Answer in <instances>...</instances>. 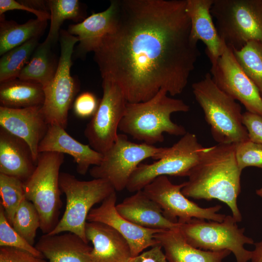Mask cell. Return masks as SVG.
<instances>
[{
	"label": "cell",
	"instance_id": "cell-1",
	"mask_svg": "<svg viewBox=\"0 0 262 262\" xmlns=\"http://www.w3.org/2000/svg\"><path fill=\"white\" fill-rule=\"evenodd\" d=\"M117 1L115 27L94 52L102 80L116 84L128 103L162 89L180 94L200 55L186 0Z\"/></svg>",
	"mask_w": 262,
	"mask_h": 262
},
{
	"label": "cell",
	"instance_id": "cell-2",
	"mask_svg": "<svg viewBox=\"0 0 262 262\" xmlns=\"http://www.w3.org/2000/svg\"><path fill=\"white\" fill-rule=\"evenodd\" d=\"M235 157V144H218L206 147L190 172L181 189L187 197L217 199L230 209L238 223L242 215L238 207L241 175Z\"/></svg>",
	"mask_w": 262,
	"mask_h": 262
},
{
	"label": "cell",
	"instance_id": "cell-3",
	"mask_svg": "<svg viewBox=\"0 0 262 262\" xmlns=\"http://www.w3.org/2000/svg\"><path fill=\"white\" fill-rule=\"evenodd\" d=\"M161 89L151 99L139 103L127 102L118 129L137 140L153 145L164 141V133L183 136L185 128L173 122L174 113L187 112L190 107L180 99L168 96Z\"/></svg>",
	"mask_w": 262,
	"mask_h": 262
},
{
	"label": "cell",
	"instance_id": "cell-4",
	"mask_svg": "<svg viewBox=\"0 0 262 262\" xmlns=\"http://www.w3.org/2000/svg\"><path fill=\"white\" fill-rule=\"evenodd\" d=\"M195 98L218 144H237L249 140L242 122L241 107L235 99L220 90L207 73L192 84Z\"/></svg>",
	"mask_w": 262,
	"mask_h": 262
},
{
	"label": "cell",
	"instance_id": "cell-5",
	"mask_svg": "<svg viewBox=\"0 0 262 262\" xmlns=\"http://www.w3.org/2000/svg\"><path fill=\"white\" fill-rule=\"evenodd\" d=\"M64 159L61 153H39L33 172L23 182L25 197L36 208L40 219V229L44 234L50 233L59 221L62 206L60 169Z\"/></svg>",
	"mask_w": 262,
	"mask_h": 262
},
{
	"label": "cell",
	"instance_id": "cell-6",
	"mask_svg": "<svg viewBox=\"0 0 262 262\" xmlns=\"http://www.w3.org/2000/svg\"><path fill=\"white\" fill-rule=\"evenodd\" d=\"M59 186L66 196V209L58 224L49 234L72 232L88 243L85 225L90 211L94 205L102 202L115 190L106 180H80L66 172L60 173Z\"/></svg>",
	"mask_w": 262,
	"mask_h": 262
},
{
	"label": "cell",
	"instance_id": "cell-7",
	"mask_svg": "<svg viewBox=\"0 0 262 262\" xmlns=\"http://www.w3.org/2000/svg\"><path fill=\"white\" fill-rule=\"evenodd\" d=\"M211 12L220 38L232 49L262 42V0H214Z\"/></svg>",
	"mask_w": 262,
	"mask_h": 262
},
{
	"label": "cell",
	"instance_id": "cell-8",
	"mask_svg": "<svg viewBox=\"0 0 262 262\" xmlns=\"http://www.w3.org/2000/svg\"><path fill=\"white\" fill-rule=\"evenodd\" d=\"M232 215H226L221 222L193 218L180 224L179 230L187 242L204 250H229L236 262L250 260L252 251L246 249V244L254 245L253 239L245 235V229L240 228Z\"/></svg>",
	"mask_w": 262,
	"mask_h": 262
},
{
	"label": "cell",
	"instance_id": "cell-9",
	"mask_svg": "<svg viewBox=\"0 0 262 262\" xmlns=\"http://www.w3.org/2000/svg\"><path fill=\"white\" fill-rule=\"evenodd\" d=\"M60 56L55 74L43 88L45 99L42 110L49 125L66 129L68 111L73 104L79 86L70 74L72 55L78 38L67 31L60 33Z\"/></svg>",
	"mask_w": 262,
	"mask_h": 262
},
{
	"label": "cell",
	"instance_id": "cell-10",
	"mask_svg": "<svg viewBox=\"0 0 262 262\" xmlns=\"http://www.w3.org/2000/svg\"><path fill=\"white\" fill-rule=\"evenodd\" d=\"M167 147L135 143L126 135L118 134L112 146L103 154L100 164L91 168L89 173L94 179L106 180L115 191H120L126 188L130 176L143 160L149 158L159 160Z\"/></svg>",
	"mask_w": 262,
	"mask_h": 262
},
{
	"label": "cell",
	"instance_id": "cell-11",
	"mask_svg": "<svg viewBox=\"0 0 262 262\" xmlns=\"http://www.w3.org/2000/svg\"><path fill=\"white\" fill-rule=\"evenodd\" d=\"M206 148L195 134L187 132L167 147L162 158L150 164L141 163L130 176L126 189L130 192L142 190L161 176L188 177Z\"/></svg>",
	"mask_w": 262,
	"mask_h": 262
},
{
	"label": "cell",
	"instance_id": "cell-12",
	"mask_svg": "<svg viewBox=\"0 0 262 262\" xmlns=\"http://www.w3.org/2000/svg\"><path fill=\"white\" fill-rule=\"evenodd\" d=\"M185 182L172 183L166 176L156 178L143 189L145 194L162 208L164 215L170 221L182 224L196 218L218 222L226 215L218 213L220 205L202 208L190 200L181 192Z\"/></svg>",
	"mask_w": 262,
	"mask_h": 262
},
{
	"label": "cell",
	"instance_id": "cell-13",
	"mask_svg": "<svg viewBox=\"0 0 262 262\" xmlns=\"http://www.w3.org/2000/svg\"><path fill=\"white\" fill-rule=\"evenodd\" d=\"M102 86L103 96L98 108L87 124L84 135L93 149L104 154L116 139L128 102L115 83L102 80Z\"/></svg>",
	"mask_w": 262,
	"mask_h": 262
},
{
	"label": "cell",
	"instance_id": "cell-14",
	"mask_svg": "<svg viewBox=\"0 0 262 262\" xmlns=\"http://www.w3.org/2000/svg\"><path fill=\"white\" fill-rule=\"evenodd\" d=\"M211 73L220 90L240 102L247 111L262 116V97L231 48L226 46L216 64L211 66Z\"/></svg>",
	"mask_w": 262,
	"mask_h": 262
},
{
	"label": "cell",
	"instance_id": "cell-15",
	"mask_svg": "<svg viewBox=\"0 0 262 262\" xmlns=\"http://www.w3.org/2000/svg\"><path fill=\"white\" fill-rule=\"evenodd\" d=\"M115 191L104 199L101 205L92 209L87 222L106 224L119 232L127 241L131 257L139 254L145 249L159 244L155 234L162 229H151L139 226L122 217L116 209Z\"/></svg>",
	"mask_w": 262,
	"mask_h": 262
},
{
	"label": "cell",
	"instance_id": "cell-16",
	"mask_svg": "<svg viewBox=\"0 0 262 262\" xmlns=\"http://www.w3.org/2000/svg\"><path fill=\"white\" fill-rule=\"evenodd\" d=\"M42 107L14 109L0 106V127L29 145L36 163L39 145L49 127Z\"/></svg>",
	"mask_w": 262,
	"mask_h": 262
},
{
	"label": "cell",
	"instance_id": "cell-17",
	"mask_svg": "<svg viewBox=\"0 0 262 262\" xmlns=\"http://www.w3.org/2000/svg\"><path fill=\"white\" fill-rule=\"evenodd\" d=\"M54 152L67 154L73 158L77 172L86 174L89 167L98 165L103 155L89 145H85L71 136L65 129L56 125H49L48 130L38 147V152Z\"/></svg>",
	"mask_w": 262,
	"mask_h": 262
},
{
	"label": "cell",
	"instance_id": "cell-18",
	"mask_svg": "<svg viewBox=\"0 0 262 262\" xmlns=\"http://www.w3.org/2000/svg\"><path fill=\"white\" fill-rule=\"evenodd\" d=\"M214 0H186V10L191 21V34L196 42L202 41L214 66L226 46L214 25L211 9Z\"/></svg>",
	"mask_w": 262,
	"mask_h": 262
},
{
	"label": "cell",
	"instance_id": "cell-19",
	"mask_svg": "<svg viewBox=\"0 0 262 262\" xmlns=\"http://www.w3.org/2000/svg\"><path fill=\"white\" fill-rule=\"evenodd\" d=\"M85 235L93 245L88 262H128L131 257L126 240L106 224L87 222Z\"/></svg>",
	"mask_w": 262,
	"mask_h": 262
},
{
	"label": "cell",
	"instance_id": "cell-20",
	"mask_svg": "<svg viewBox=\"0 0 262 262\" xmlns=\"http://www.w3.org/2000/svg\"><path fill=\"white\" fill-rule=\"evenodd\" d=\"M117 11V0H111L105 10L93 13L81 22L69 26L68 33L79 40L76 50L79 56H82L90 51L94 52L103 39L112 31L116 21Z\"/></svg>",
	"mask_w": 262,
	"mask_h": 262
},
{
	"label": "cell",
	"instance_id": "cell-21",
	"mask_svg": "<svg viewBox=\"0 0 262 262\" xmlns=\"http://www.w3.org/2000/svg\"><path fill=\"white\" fill-rule=\"evenodd\" d=\"M116 209L122 217L142 227L166 230L177 229L180 226L167 218L161 207L143 190L125 198L116 205Z\"/></svg>",
	"mask_w": 262,
	"mask_h": 262
},
{
	"label": "cell",
	"instance_id": "cell-22",
	"mask_svg": "<svg viewBox=\"0 0 262 262\" xmlns=\"http://www.w3.org/2000/svg\"><path fill=\"white\" fill-rule=\"evenodd\" d=\"M36 165L29 145L0 127V173L24 182Z\"/></svg>",
	"mask_w": 262,
	"mask_h": 262
},
{
	"label": "cell",
	"instance_id": "cell-23",
	"mask_svg": "<svg viewBox=\"0 0 262 262\" xmlns=\"http://www.w3.org/2000/svg\"><path fill=\"white\" fill-rule=\"evenodd\" d=\"M35 247L48 262H88L93 248L78 235L69 232L44 234Z\"/></svg>",
	"mask_w": 262,
	"mask_h": 262
},
{
	"label": "cell",
	"instance_id": "cell-24",
	"mask_svg": "<svg viewBox=\"0 0 262 262\" xmlns=\"http://www.w3.org/2000/svg\"><path fill=\"white\" fill-rule=\"evenodd\" d=\"M178 229L155 234L168 262H222L231 253L227 249L213 251L196 248L187 242Z\"/></svg>",
	"mask_w": 262,
	"mask_h": 262
},
{
	"label": "cell",
	"instance_id": "cell-25",
	"mask_svg": "<svg viewBox=\"0 0 262 262\" xmlns=\"http://www.w3.org/2000/svg\"><path fill=\"white\" fill-rule=\"evenodd\" d=\"M43 87L40 84L18 78L0 83V106L24 108L43 105Z\"/></svg>",
	"mask_w": 262,
	"mask_h": 262
},
{
	"label": "cell",
	"instance_id": "cell-26",
	"mask_svg": "<svg viewBox=\"0 0 262 262\" xmlns=\"http://www.w3.org/2000/svg\"><path fill=\"white\" fill-rule=\"evenodd\" d=\"M47 21L31 19L19 24L5 19L0 16V55L25 43L29 40L40 37L45 30Z\"/></svg>",
	"mask_w": 262,
	"mask_h": 262
},
{
	"label": "cell",
	"instance_id": "cell-27",
	"mask_svg": "<svg viewBox=\"0 0 262 262\" xmlns=\"http://www.w3.org/2000/svg\"><path fill=\"white\" fill-rule=\"evenodd\" d=\"M52 44L45 40L39 44L18 78L41 84L43 88L53 79L57 67L51 50Z\"/></svg>",
	"mask_w": 262,
	"mask_h": 262
},
{
	"label": "cell",
	"instance_id": "cell-28",
	"mask_svg": "<svg viewBox=\"0 0 262 262\" xmlns=\"http://www.w3.org/2000/svg\"><path fill=\"white\" fill-rule=\"evenodd\" d=\"M39 38H32L1 56L0 59V83L18 78L39 45Z\"/></svg>",
	"mask_w": 262,
	"mask_h": 262
},
{
	"label": "cell",
	"instance_id": "cell-29",
	"mask_svg": "<svg viewBox=\"0 0 262 262\" xmlns=\"http://www.w3.org/2000/svg\"><path fill=\"white\" fill-rule=\"evenodd\" d=\"M47 1V7L50 11V24L46 40L53 45L59 38L60 27L65 20L71 19L81 22L83 17L78 0H49Z\"/></svg>",
	"mask_w": 262,
	"mask_h": 262
},
{
	"label": "cell",
	"instance_id": "cell-30",
	"mask_svg": "<svg viewBox=\"0 0 262 262\" xmlns=\"http://www.w3.org/2000/svg\"><path fill=\"white\" fill-rule=\"evenodd\" d=\"M232 50L237 61L262 97V42L250 41L240 49Z\"/></svg>",
	"mask_w": 262,
	"mask_h": 262
},
{
	"label": "cell",
	"instance_id": "cell-31",
	"mask_svg": "<svg viewBox=\"0 0 262 262\" xmlns=\"http://www.w3.org/2000/svg\"><path fill=\"white\" fill-rule=\"evenodd\" d=\"M0 205L5 214L12 225L15 213L26 198L23 182L15 177L0 173Z\"/></svg>",
	"mask_w": 262,
	"mask_h": 262
},
{
	"label": "cell",
	"instance_id": "cell-32",
	"mask_svg": "<svg viewBox=\"0 0 262 262\" xmlns=\"http://www.w3.org/2000/svg\"><path fill=\"white\" fill-rule=\"evenodd\" d=\"M14 229L33 246L36 231L40 227L39 214L33 204L24 199L17 208L13 220Z\"/></svg>",
	"mask_w": 262,
	"mask_h": 262
},
{
	"label": "cell",
	"instance_id": "cell-33",
	"mask_svg": "<svg viewBox=\"0 0 262 262\" xmlns=\"http://www.w3.org/2000/svg\"><path fill=\"white\" fill-rule=\"evenodd\" d=\"M0 246L17 248L27 251L34 255L45 258L35 246L20 235L7 220L4 209L0 205Z\"/></svg>",
	"mask_w": 262,
	"mask_h": 262
},
{
	"label": "cell",
	"instance_id": "cell-34",
	"mask_svg": "<svg viewBox=\"0 0 262 262\" xmlns=\"http://www.w3.org/2000/svg\"><path fill=\"white\" fill-rule=\"evenodd\" d=\"M235 157L242 171L249 166L262 169V144L249 140L235 144Z\"/></svg>",
	"mask_w": 262,
	"mask_h": 262
},
{
	"label": "cell",
	"instance_id": "cell-35",
	"mask_svg": "<svg viewBox=\"0 0 262 262\" xmlns=\"http://www.w3.org/2000/svg\"><path fill=\"white\" fill-rule=\"evenodd\" d=\"M99 102L100 100L93 93L84 92L74 100L73 104L74 114L80 118H92L96 113Z\"/></svg>",
	"mask_w": 262,
	"mask_h": 262
},
{
	"label": "cell",
	"instance_id": "cell-36",
	"mask_svg": "<svg viewBox=\"0 0 262 262\" xmlns=\"http://www.w3.org/2000/svg\"><path fill=\"white\" fill-rule=\"evenodd\" d=\"M0 262H47L44 258L37 257L21 249L0 246Z\"/></svg>",
	"mask_w": 262,
	"mask_h": 262
},
{
	"label": "cell",
	"instance_id": "cell-37",
	"mask_svg": "<svg viewBox=\"0 0 262 262\" xmlns=\"http://www.w3.org/2000/svg\"><path fill=\"white\" fill-rule=\"evenodd\" d=\"M242 122L249 140L262 144V116L247 111L242 114Z\"/></svg>",
	"mask_w": 262,
	"mask_h": 262
},
{
	"label": "cell",
	"instance_id": "cell-38",
	"mask_svg": "<svg viewBox=\"0 0 262 262\" xmlns=\"http://www.w3.org/2000/svg\"><path fill=\"white\" fill-rule=\"evenodd\" d=\"M14 10H21L31 12L36 16L37 18L47 21L50 19V13L29 7L21 2L15 0H0V16L8 11Z\"/></svg>",
	"mask_w": 262,
	"mask_h": 262
},
{
	"label": "cell",
	"instance_id": "cell-39",
	"mask_svg": "<svg viewBox=\"0 0 262 262\" xmlns=\"http://www.w3.org/2000/svg\"><path fill=\"white\" fill-rule=\"evenodd\" d=\"M162 248L160 244L157 245L148 250L131 257L128 262H168Z\"/></svg>",
	"mask_w": 262,
	"mask_h": 262
},
{
	"label": "cell",
	"instance_id": "cell-40",
	"mask_svg": "<svg viewBox=\"0 0 262 262\" xmlns=\"http://www.w3.org/2000/svg\"><path fill=\"white\" fill-rule=\"evenodd\" d=\"M254 249L252 251L251 262H262V240L254 244Z\"/></svg>",
	"mask_w": 262,
	"mask_h": 262
},
{
	"label": "cell",
	"instance_id": "cell-41",
	"mask_svg": "<svg viewBox=\"0 0 262 262\" xmlns=\"http://www.w3.org/2000/svg\"><path fill=\"white\" fill-rule=\"evenodd\" d=\"M256 194L262 198V187L256 191Z\"/></svg>",
	"mask_w": 262,
	"mask_h": 262
}]
</instances>
